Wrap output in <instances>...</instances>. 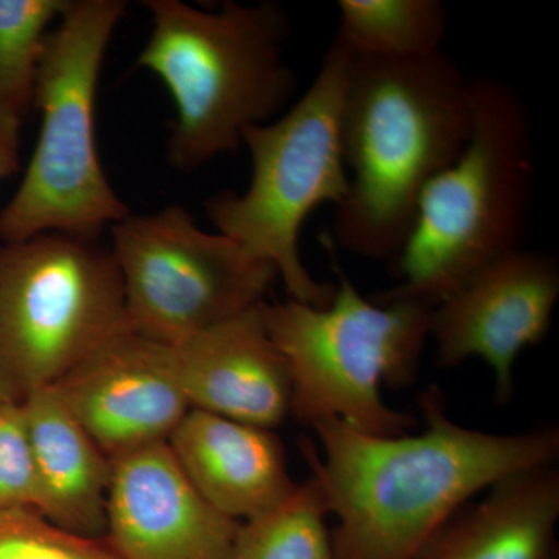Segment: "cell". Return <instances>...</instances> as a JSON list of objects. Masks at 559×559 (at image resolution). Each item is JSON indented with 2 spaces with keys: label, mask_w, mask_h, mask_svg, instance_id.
Here are the masks:
<instances>
[{
  "label": "cell",
  "mask_w": 559,
  "mask_h": 559,
  "mask_svg": "<svg viewBox=\"0 0 559 559\" xmlns=\"http://www.w3.org/2000/svg\"><path fill=\"white\" fill-rule=\"evenodd\" d=\"M425 428L381 437L325 419L301 454L337 518L334 559H415L474 496L522 471L555 465L559 430L518 433L466 428L436 388L418 400Z\"/></svg>",
  "instance_id": "1"
},
{
  "label": "cell",
  "mask_w": 559,
  "mask_h": 559,
  "mask_svg": "<svg viewBox=\"0 0 559 559\" xmlns=\"http://www.w3.org/2000/svg\"><path fill=\"white\" fill-rule=\"evenodd\" d=\"M471 131L473 79L444 50L407 60L348 53L341 139L349 186L334 207L333 242L360 259L395 260L423 191L459 159Z\"/></svg>",
  "instance_id": "2"
},
{
  "label": "cell",
  "mask_w": 559,
  "mask_h": 559,
  "mask_svg": "<svg viewBox=\"0 0 559 559\" xmlns=\"http://www.w3.org/2000/svg\"><path fill=\"white\" fill-rule=\"evenodd\" d=\"M153 28L139 66L175 102L168 160L194 171L242 145L246 130L293 105L297 76L286 58L289 21L275 2L227 0L218 11L146 0Z\"/></svg>",
  "instance_id": "3"
},
{
  "label": "cell",
  "mask_w": 559,
  "mask_h": 559,
  "mask_svg": "<svg viewBox=\"0 0 559 559\" xmlns=\"http://www.w3.org/2000/svg\"><path fill=\"white\" fill-rule=\"evenodd\" d=\"M535 176L527 105L506 81L473 79L468 145L423 191L393 260L400 282L371 300L436 308L489 264L524 249Z\"/></svg>",
  "instance_id": "4"
},
{
  "label": "cell",
  "mask_w": 559,
  "mask_h": 559,
  "mask_svg": "<svg viewBox=\"0 0 559 559\" xmlns=\"http://www.w3.org/2000/svg\"><path fill=\"white\" fill-rule=\"evenodd\" d=\"M336 272L340 283L326 307L290 299L261 307L288 364L290 417L310 428L340 419L371 436L409 433L417 419L392 409L381 390L417 381L433 308L367 299L340 267Z\"/></svg>",
  "instance_id": "5"
},
{
  "label": "cell",
  "mask_w": 559,
  "mask_h": 559,
  "mask_svg": "<svg viewBox=\"0 0 559 559\" xmlns=\"http://www.w3.org/2000/svg\"><path fill=\"white\" fill-rule=\"evenodd\" d=\"M123 0H69L46 40L35 106L38 142L13 198L0 210V242L40 234L94 238L130 209L110 187L95 139V100Z\"/></svg>",
  "instance_id": "6"
},
{
  "label": "cell",
  "mask_w": 559,
  "mask_h": 559,
  "mask_svg": "<svg viewBox=\"0 0 559 559\" xmlns=\"http://www.w3.org/2000/svg\"><path fill=\"white\" fill-rule=\"evenodd\" d=\"M347 64V50L333 39L305 94L242 134L252 168L248 189L215 194L205 205L216 231L274 266L290 300L318 308L333 300L336 285L307 270L300 231L316 209L336 207L348 193L341 139Z\"/></svg>",
  "instance_id": "7"
},
{
  "label": "cell",
  "mask_w": 559,
  "mask_h": 559,
  "mask_svg": "<svg viewBox=\"0 0 559 559\" xmlns=\"http://www.w3.org/2000/svg\"><path fill=\"white\" fill-rule=\"evenodd\" d=\"M127 331L119 270L97 240L49 231L0 242V404L57 385Z\"/></svg>",
  "instance_id": "8"
},
{
  "label": "cell",
  "mask_w": 559,
  "mask_h": 559,
  "mask_svg": "<svg viewBox=\"0 0 559 559\" xmlns=\"http://www.w3.org/2000/svg\"><path fill=\"white\" fill-rule=\"evenodd\" d=\"M131 329L178 347L263 304L277 271L179 205L110 227Z\"/></svg>",
  "instance_id": "9"
},
{
  "label": "cell",
  "mask_w": 559,
  "mask_h": 559,
  "mask_svg": "<svg viewBox=\"0 0 559 559\" xmlns=\"http://www.w3.org/2000/svg\"><path fill=\"white\" fill-rule=\"evenodd\" d=\"M558 299L559 264L551 253L521 249L489 264L433 308L436 366L484 360L495 377V401L506 406L516 393L518 359L546 340Z\"/></svg>",
  "instance_id": "10"
},
{
  "label": "cell",
  "mask_w": 559,
  "mask_h": 559,
  "mask_svg": "<svg viewBox=\"0 0 559 559\" xmlns=\"http://www.w3.org/2000/svg\"><path fill=\"white\" fill-rule=\"evenodd\" d=\"M55 388L110 460L165 443L191 411L171 345L127 331Z\"/></svg>",
  "instance_id": "11"
},
{
  "label": "cell",
  "mask_w": 559,
  "mask_h": 559,
  "mask_svg": "<svg viewBox=\"0 0 559 559\" xmlns=\"http://www.w3.org/2000/svg\"><path fill=\"white\" fill-rule=\"evenodd\" d=\"M106 535L120 559H227L240 522L202 498L168 441L110 460Z\"/></svg>",
  "instance_id": "12"
},
{
  "label": "cell",
  "mask_w": 559,
  "mask_h": 559,
  "mask_svg": "<svg viewBox=\"0 0 559 559\" xmlns=\"http://www.w3.org/2000/svg\"><path fill=\"white\" fill-rule=\"evenodd\" d=\"M263 304L175 347L191 409L271 430L289 417L288 364L266 329Z\"/></svg>",
  "instance_id": "13"
},
{
  "label": "cell",
  "mask_w": 559,
  "mask_h": 559,
  "mask_svg": "<svg viewBox=\"0 0 559 559\" xmlns=\"http://www.w3.org/2000/svg\"><path fill=\"white\" fill-rule=\"evenodd\" d=\"M168 447L202 498L231 521L259 516L297 487L271 429L191 409Z\"/></svg>",
  "instance_id": "14"
},
{
  "label": "cell",
  "mask_w": 559,
  "mask_h": 559,
  "mask_svg": "<svg viewBox=\"0 0 559 559\" xmlns=\"http://www.w3.org/2000/svg\"><path fill=\"white\" fill-rule=\"evenodd\" d=\"M38 476L39 513L58 527L105 538L110 459L55 385L20 404Z\"/></svg>",
  "instance_id": "15"
},
{
  "label": "cell",
  "mask_w": 559,
  "mask_h": 559,
  "mask_svg": "<svg viewBox=\"0 0 559 559\" xmlns=\"http://www.w3.org/2000/svg\"><path fill=\"white\" fill-rule=\"evenodd\" d=\"M559 469L506 477L459 510L415 559H559Z\"/></svg>",
  "instance_id": "16"
},
{
  "label": "cell",
  "mask_w": 559,
  "mask_h": 559,
  "mask_svg": "<svg viewBox=\"0 0 559 559\" xmlns=\"http://www.w3.org/2000/svg\"><path fill=\"white\" fill-rule=\"evenodd\" d=\"M336 40L359 57H429L443 51L447 7L440 0H340Z\"/></svg>",
  "instance_id": "17"
},
{
  "label": "cell",
  "mask_w": 559,
  "mask_h": 559,
  "mask_svg": "<svg viewBox=\"0 0 559 559\" xmlns=\"http://www.w3.org/2000/svg\"><path fill=\"white\" fill-rule=\"evenodd\" d=\"M329 516L322 487L311 476L278 506L240 522L227 559H334Z\"/></svg>",
  "instance_id": "18"
},
{
  "label": "cell",
  "mask_w": 559,
  "mask_h": 559,
  "mask_svg": "<svg viewBox=\"0 0 559 559\" xmlns=\"http://www.w3.org/2000/svg\"><path fill=\"white\" fill-rule=\"evenodd\" d=\"M68 5L69 0H0V105L21 120L35 106L50 25Z\"/></svg>",
  "instance_id": "19"
},
{
  "label": "cell",
  "mask_w": 559,
  "mask_h": 559,
  "mask_svg": "<svg viewBox=\"0 0 559 559\" xmlns=\"http://www.w3.org/2000/svg\"><path fill=\"white\" fill-rule=\"evenodd\" d=\"M0 559H120L106 538L55 525L39 511L0 510Z\"/></svg>",
  "instance_id": "20"
},
{
  "label": "cell",
  "mask_w": 559,
  "mask_h": 559,
  "mask_svg": "<svg viewBox=\"0 0 559 559\" xmlns=\"http://www.w3.org/2000/svg\"><path fill=\"white\" fill-rule=\"evenodd\" d=\"M39 503L38 476L20 406L0 404V510L39 511Z\"/></svg>",
  "instance_id": "21"
},
{
  "label": "cell",
  "mask_w": 559,
  "mask_h": 559,
  "mask_svg": "<svg viewBox=\"0 0 559 559\" xmlns=\"http://www.w3.org/2000/svg\"><path fill=\"white\" fill-rule=\"evenodd\" d=\"M22 121L0 105V182L20 170Z\"/></svg>",
  "instance_id": "22"
}]
</instances>
